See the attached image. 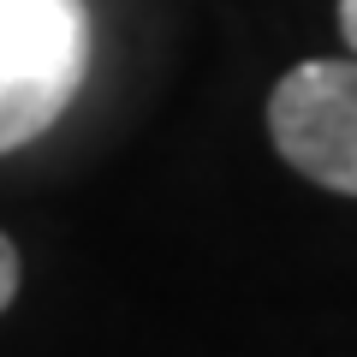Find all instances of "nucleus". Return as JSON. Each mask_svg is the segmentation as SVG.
Wrapping results in <instances>:
<instances>
[{"label":"nucleus","mask_w":357,"mask_h":357,"mask_svg":"<svg viewBox=\"0 0 357 357\" xmlns=\"http://www.w3.org/2000/svg\"><path fill=\"white\" fill-rule=\"evenodd\" d=\"M89 72L84 0H0V155L36 143Z\"/></svg>","instance_id":"obj_1"},{"label":"nucleus","mask_w":357,"mask_h":357,"mask_svg":"<svg viewBox=\"0 0 357 357\" xmlns=\"http://www.w3.org/2000/svg\"><path fill=\"white\" fill-rule=\"evenodd\" d=\"M268 137L286 167L357 197V60H304L268 96Z\"/></svg>","instance_id":"obj_2"},{"label":"nucleus","mask_w":357,"mask_h":357,"mask_svg":"<svg viewBox=\"0 0 357 357\" xmlns=\"http://www.w3.org/2000/svg\"><path fill=\"white\" fill-rule=\"evenodd\" d=\"M18 298V250H13V238L0 232V310Z\"/></svg>","instance_id":"obj_3"},{"label":"nucleus","mask_w":357,"mask_h":357,"mask_svg":"<svg viewBox=\"0 0 357 357\" xmlns=\"http://www.w3.org/2000/svg\"><path fill=\"white\" fill-rule=\"evenodd\" d=\"M340 36L345 48H357V0H340Z\"/></svg>","instance_id":"obj_4"}]
</instances>
